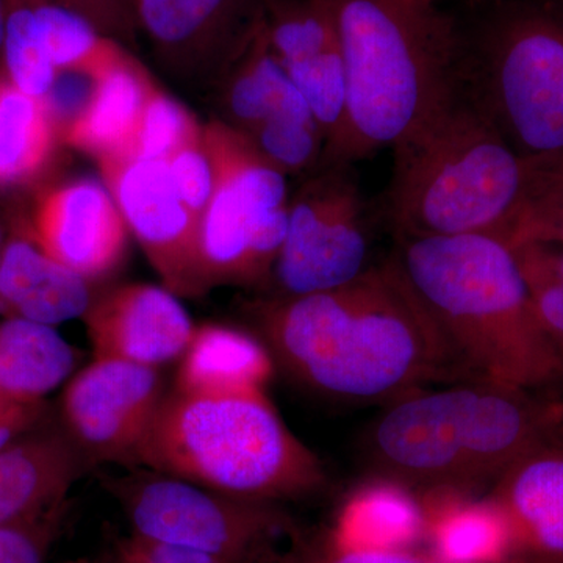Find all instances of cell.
Returning <instances> with one entry per match:
<instances>
[{
	"instance_id": "d6a6232c",
	"label": "cell",
	"mask_w": 563,
	"mask_h": 563,
	"mask_svg": "<svg viewBox=\"0 0 563 563\" xmlns=\"http://www.w3.org/2000/svg\"><path fill=\"white\" fill-rule=\"evenodd\" d=\"M68 510L69 501L63 499L22 520L0 526V563H46L60 539Z\"/></svg>"
},
{
	"instance_id": "1f68e13d",
	"label": "cell",
	"mask_w": 563,
	"mask_h": 563,
	"mask_svg": "<svg viewBox=\"0 0 563 563\" xmlns=\"http://www.w3.org/2000/svg\"><path fill=\"white\" fill-rule=\"evenodd\" d=\"M202 129L190 111L157 87L147 99L131 150L124 158L166 161L185 144L198 139Z\"/></svg>"
},
{
	"instance_id": "f35d334b",
	"label": "cell",
	"mask_w": 563,
	"mask_h": 563,
	"mask_svg": "<svg viewBox=\"0 0 563 563\" xmlns=\"http://www.w3.org/2000/svg\"><path fill=\"white\" fill-rule=\"evenodd\" d=\"M25 432L29 431H24V429L18 428L0 429V450H2V448L5 446V444L13 442L14 439H18V437L22 435V433Z\"/></svg>"
},
{
	"instance_id": "836d02e7",
	"label": "cell",
	"mask_w": 563,
	"mask_h": 563,
	"mask_svg": "<svg viewBox=\"0 0 563 563\" xmlns=\"http://www.w3.org/2000/svg\"><path fill=\"white\" fill-rule=\"evenodd\" d=\"M285 563H468L448 561L435 553H420L412 548L344 547L329 536L317 539L299 537Z\"/></svg>"
},
{
	"instance_id": "74e56055",
	"label": "cell",
	"mask_w": 563,
	"mask_h": 563,
	"mask_svg": "<svg viewBox=\"0 0 563 563\" xmlns=\"http://www.w3.org/2000/svg\"><path fill=\"white\" fill-rule=\"evenodd\" d=\"M43 413V404H21L0 393V429L18 428L31 431Z\"/></svg>"
},
{
	"instance_id": "30bf717a",
	"label": "cell",
	"mask_w": 563,
	"mask_h": 563,
	"mask_svg": "<svg viewBox=\"0 0 563 563\" xmlns=\"http://www.w3.org/2000/svg\"><path fill=\"white\" fill-rule=\"evenodd\" d=\"M368 252L362 195L351 165H322L288 202L274 296L344 287L369 268Z\"/></svg>"
},
{
	"instance_id": "44dd1931",
	"label": "cell",
	"mask_w": 563,
	"mask_h": 563,
	"mask_svg": "<svg viewBox=\"0 0 563 563\" xmlns=\"http://www.w3.org/2000/svg\"><path fill=\"white\" fill-rule=\"evenodd\" d=\"M221 79L224 122L235 131L250 132L274 118L312 117L287 69L266 44L262 14L254 36Z\"/></svg>"
},
{
	"instance_id": "f1b7e54d",
	"label": "cell",
	"mask_w": 563,
	"mask_h": 563,
	"mask_svg": "<svg viewBox=\"0 0 563 563\" xmlns=\"http://www.w3.org/2000/svg\"><path fill=\"white\" fill-rule=\"evenodd\" d=\"M2 54L9 80L18 90L36 99L49 95L58 73L31 3H10Z\"/></svg>"
},
{
	"instance_id": "ac0fdd59",
	"label": "cell",
	"mask_w": 563,
	"mask_h": 563,
	"mask_svg": "<svg viewBox=\"0 0 563 563\" xmlns=\"http://www.w3.org/2000/svg\"><path fill=\"white\" fill-rule=\"evenodd\" d=\"M92 282L52 258L32 239L3 243L0 257V312L55 328L84 318L96 292Z\"/></svg>"
},
{
	"instance_id": "9c48e42d",
	"label": "cell",
	"mask_w": 563,
	"mask_h": 563,
	"mask_svg": "<svg viewBox=\"0 0 563 563\" xmlns=\"http://www.w3.org/2000/svg\"><path fill=\"white\" fill-rule=\"evenodd\" d=\"M470 99L521 157L563 151V18L537 7L499 14L481 41Z\"/></svg>"
},
{
	"instance_id": "d4e9b609",
	"label": "cell",
	"mask_w": 563,
	"mask_h": 563,
	"mask_svg": "<svg viewBox=\"0 0 563 563\" xmlns=\"http://www.w3.org/2000/svg\"><path fill=\"white\" fill-rule=\"evenodd\" d=\"M262 32L284 68L339 46L333 0H262Z\"/></svg>"
},
{
	"instance_id": "7bdbcfd3",
	"label": "cell",
	"mask_w": 563,
	"mask_h": 563,
	"mask_svg": "<svg viewBox=\"0 0 563 563\" xmlns=\"http://www.w3.org/2000/svg\"><path fill=\"white\" fill-rule=\"evenodd\" d=\"M69 563H90V562H87V561H76V562H69Z\"/></svg>"
},
{
	"instance_id": "8d00e7d4",
	"label": "cell",
	"mask_w": 563,
	"mask_h": 563,
	"mask_svg": "<svg viewBox=\"0 0 563 563\" xmlns=\"http://www.w3.org/2000/svg\"><path fill=\"white\" fill-rule=\"evenodd\" d=\"M109 563H232L213 555L129 536L114 543Z\"/></svg>"
},
{
	"instance_id": "83f0119b",
	"label": "cell",
	"mask_w": 563,
	"mask_h": 563,
	"mask_svg": "<svg viewBox=\"0 0 563 563\" xmlns=\"http://www.w3.org/2000/svg\"><path fill=\"white\" fill-rule=\"evenodd\" d=\"M31 5L57 73L92 74L120 44L101 35L90 21L65 7L51 2H31Z\"/></svg>"
},
{
	"instance_id": "7a4b0ae2",
	"label": "cell",
	"mask_w": 563,
	"mask_h": 563,
	"mask_svg": "<svg viewBox=\"0 0 563 563\" xmlns=\"http://www.w3.org/2000/svg\"><path fill=\"white\" fill-rule=\"evenodd\" d=\"M563 433V401L488 379L422 388L384 406L361 440L369 477L418 498L472 496L537 444Z\"/></svg>"
},
{
	"instance_id": "7402d4cb",
	"label": "cell",
	"mask_w": 563,
	"mask_h": 563,
	"mask_svg": "<svg viewBox=\"0 0 563 563\" xmlns=\"http://www.w3.org/2000/svg\"><path fill=\"white\" fill-rule=\"evenodd\" d=\"M79 351L52 325L21 318L0 322V393L21 404H43L70 379Z\"/></svg>"
},
{
	"instance_id": "52a82bcc",
	"label": "cell",
	"mask_w": 563,
	"mask_h": 563,
	"mask_svg": "<svg viewBox=\"0 0 563 563\" xmlns=\"http://www.w3.org/2000/svg\"><path fill=\"white\" fill-rule=\"evenodd\" d=\"M206 143L217 188L199 220L203 288L272 285L287 233V176L224 122L207 125Z\"/></svg>"
},
{
	"instance_id": "3957f363",
	"label": "cell",
	"mask_w": 563,
	"mask_h": 563,
	"mask_svg": "<svg viewBox=\"0 0 563 563\" xmlns=\"http://www.w3.org/2000/svg\"><path fill=\"white\" fill-rule=\"evenodd\" d=\"M466 379L551 395L563 361L533 312L514 251L498 236L398 239L390 255Z\"/></svg>"
},
{
	"instance_id": "60d3db41",
	"label": "cell",
	"mask_w": 563,
	"mask_h": 563,
	"mask_svg": "<svg viewBox=\"0 0 563 563\" xmlns=\"http://www.w3.org/2000/svg\"><path fill=\"white\" fill-rule=\"evenodd\" d=\"M2 250H3V240H2V232H0V257H2Z\"/></svg>"
},
{
	"instance_id": "cb8c5ba5",
	"label": "cell",
	"mask_w": 563,
	"mask_h": 563,
	"mask_svg": "<svg viewBox=\"0 0 563 563\" xmlns=\"http://www.w3.org/2000/svg\"><path fill=\"white\" fill-rule=\"evenodd\" d=\"M57 128L43 99L0 80V187L38 176L52 157Z\"/></svg>"
},
{
	"instance_id": "6da1fadb",
	"label": "cell",
	"mask_w": 563,
	"mask_h": 563,
	"mask_svg": "<svg viewBox=\"0 0 563 563\" xmlns=\"http://www.w3.org/2000/svg\"><path fill=\"white\" fill-rule=\"evenodd\" d=\"M274 363L318 395L384 406L466 379L390 258L344 287L250 307Z\"/></svg>"
},
{
	"instance_id": "277c9868",
	"label": "cell",
	"mask_w": 563,
	"mask_h": 563,
	"mask_svg": "<svg viewBox=\"0 0 563 563\" xmlns=\"http://www.w3.org/2000/svg\"><path fill=\"white\" fill-rule=\"evenodd\" d=\"M347 79L342 141L322 165H351L409 139L462 95L453 22L424 0H333ZM321 165V166H322Z\"/></svg>"
},
{
	"instance_id": "8fae6325",
	"label": "cell",
	"mask_w": 563,
	"mask_h": 563,
	"mask_svg": "<svg viewBox=\"0 0 563 563\" xmlns=\"http://www.w3.org/2000/svg\"><path fill=\"white\" fill-rule=\"evenodd\" d=\"M165 395L161 369L95 358L70 376L63 393L66 435L84 459L135 463L136 450Z\"/></svg>"
},
{
	"instance_id": "d590c367",
	"label": "cell",
	"mask_w": 563,
	"mask_h": 563,
	"mask_svg": "<svg viewBox=\"0 0 563 563\" xmlns=\"http://www.w3.org/2000/svg\"><path fill=\"white\" fill-rule=\"evenodd\" d=\"M51 2L90 21L101 35L114 41H133L136 31L132 0H11L10 3Z\"/></svg>"
},
{
	"instance_id": "4316f807",
	"label": "cell",
	"mask_w": 563,
	"mask_h": 563,
	"mask_svg": "<svg viewBox=\"0 0 563 563\" xmlns=\"http://www.w3.org/2000/svg\"><path fill=\"white\" fill-rule=\"evenodd\" d=\"M285 69L324 136V163L339 146L346 128L347 79L340 43L317 57Z\"/></svg>"
},
{
	"instance_id": "f546056e",
	"label": "cell",
	"mask_w": 563,
	"mask_h": 563,
	"mask_svg": "<svg viewBox=\"0 0 563 563\" xmlns=\"http://www.w3.org/2000/svg\"><path fill=\"white\" fill-rule=\"evenodd\" d=\"M510 250L523 274L533 312L563 361V246L526 243Z\"/></svg>"
},
{
	"instance_id": "e575fe53",
	"label": "cell",
	"mask_w": 563,
	"mask_h": 563,
	"mask_svg": "<svg viewBox=\"0 0 563 563\" xmlns=\"http://www.w3.org/2000/svg\"><path fill=\"white\" fill-rule=\"evenodd\" d=\"M166 165L181 199L201 220L217 188V172L203 139V129L198 139L185 144L179 151L174 152L172 157L166 158Z\"/></svg>"
},
{
	"instance_id": "ab89813d",
	"label": "cell",
	"mask_w": 563,
	"mask_h": 563,
	"mask_svg": "<svg viewBox=\"0 0 563 563\" xmlns=\"http://www.w3.org/2000/svg\"><path fill=\"white\" fill-rule=\"evenodd\" d=\"M7 14H9V3L7 0H0V54L3 52V40H5Z\"/></svg>"
},
{
	"instance_id": "5b68a950",
	"label": "cell",
	"mask_w": 563,
	"mask_h": 563,
	"mask_svg": "<svg viewBox=\"0 0 563 563\" xmlns=\"http://www.w3.org/2000/svg\"><path fill=\"white\" fill-rule=\"evenodd\" d=\"M135 465L255 503L303 498L328 485L320 459L287 428L265 391L168 393Z\"/></svg>"
},
{
	"instance_id": "d6986e66",
	"label": "cell",
	"mask_w": 563,
	"mask_h": 563,
	"mask_svg": "<svg viewBox=\"0 0 563 563\" xmlns=\"http://www.w3.org/2000/svg\"><path fill=\"white\" fill-rule=\"evenodd\" d=\"M84 455L68 435L22 433L0 450V526L68 499Z\"/></svg>"
},
{
	"instance_id": "9a60e30c",
	"label": "cell",
	"mask_w": 563,
	"mask_h": 563,
	"mask_svg": "<svg viewBox=\"0 0 563 563\" xmlns=\"http://www.w3.org/2000/svg\"><path fill=\"white\" fill-rule=\"evenodd\" d=\"M81 320L95 358L161 369L180 361L196 325L177 295L151 284H124L96 295Z\"/></svg>"
},
{
	"instance_id": "8992f818",
	"label": "cell",
	"mask_w": 563,
	"mask_h": 563,
	"mask_svg": "<svg viewBox=\"0 0 563 563\" xmlns=\"http://www.w3.org/2000/svg\"><path fill=\"white\" fill-rule=\"evenodd\" d=\"M388 214L398 239H501L523 191L526 161L463 92L393 147Z\"/></svg>"
},
{
	"instance_id": "2e32d148",
	"label": "cell",
	"mask_w": 563,
	"mask_h": 563,
	"mask_svg": "<svg viewBox=\"0 0 563 563\" xmlns=\"http://www.w3.org/2000/svg\"><path fill=\"white\" fill-rule=\"evenodd\" d=\"M487 498L509 529L507 563H563V433L521 455Z\"/></svg>"
},
{
	"instance_id": "ffe728a7",
	"label": "cell",
	"mask_w": 563,
	"mask_h": 563,
	"mask_svg": "<svg viewBox=\"0 0 563 563\" xmlns=\"http://www.w3.org/2000/svg\"><path fill=\"white\" fill-rule=\"evenodd\" d=\"M179 362L174 390L199 396L265 391L276 365L257 335L214 322L196 325Z\"/></svg>"
},
{
	"instance_id": "4dcf8cb0",
	"label": "cell",
	"mask_w": 563,
	"mask_h": 563,
	"mask_svg": "<svg viewBox=\"0 0 563 563\" xmlns=\"http://www.w3.org/2000/svg\"><path fill=\"white\" fill-rule=\"evenodd\" d=\"M243 135L285 176L317 168L324 158V136L312 117L274 118Z\"/></svg>"
},
{
	"instance_id": "5bb4252c",
	"label": "cell",
	"mask_w": 563,
	"mask_h": 563,
	"mask_svg": "<svg viewBox=\"0 0 563 563\" xmlns=\"http://www.w3.org/2000/svg\"><path fill=\"white\" fill-rule=\"evenodd\" d=\"M129 236L109 188L91 177L52 188L33 214V242L92 284L120 268Z\"/></svg>"
},
{
	"instance_id": "b9f144b4",
	"label": "cell",
	"mask_w": 563,
	"mask_h": 563,
	"mask_svg": "<svg viewBox=\"0 0 563 563\" xmlns=\"http://www.w3.org/2000/svg\"><path fill=\"white\" fill-rule=\"evenodd\" d=\"M424 2H429V3H439V2H442V0H424ZM473 2H477V0H473Z\"/></svg>"
},
{
	"instance_id": "ba28073f",
	"label": "cell",
	"mask_w": 563,
	"mask_h": 563,
	"mask_svg": "<svg viewBox=\"0 0 563 563\" xmlns=\"http://www.w3.org/2000/svg\"><path fill=\"white\" fill-rule=\"evenodd\" d=\"M132 536L232 563H285L301 532L277 504L140 470L109 481Z\"/></svg>"
},
{
	"instance_id": "4fadbf2b",
	"label": "cell",
	"mask_w": 563,
	"mask_h": 563,
	"mask_svg": "<svg viewBox=\"0 0 563 563\" xmlns=\"http://www.w3.org/2000/svg\"><path fill=\"white\" fill-rule=\"evenodd\" d=\"M132 9L163 68L221 79L257 31L262 0H132Z\"/></svg>"
},
{
	"instance_id": "7c38bea8",
	"label": "cell",
	"mask_w": 563,
	"mask_h": 563,
	"mask_svg": "<svg viewBox=\"0 0 563 563\" xmlns=\"http://www.w3.org/2000/svg\"><path fill=\"white\" fill-rule=\"evenodd\" d=\"M98 163L129 232L165 287L177 296L202 295L199 218L181 199L166 161Z\"/></svg>"
},
{
	"instance_id": "603a6c76",
	"label": "cell",
	"mask_w": 563,
	"mask_h": 563,
	"mask_svg": "<svg viewBox=\"0 0 563 563\" xmlns=\"http://www.w3.org/2000/svg\"><path fill=\"white\" fill-rule=\"evenodd\" d=\"M426 531L421 501L390 481L369 477L343 506L329 536L344 547L406 548Z\"/></svg>"
},
{
	"instance_id": "e0dca14e",
	"label": "cell",
	"mask_w": 563,
	"mask_h": 563,
	"mask_svg": "<svg viewBox=\"0 0 563 563\" xmlns=\"http://www.w3.org/2000/svg\"><path fill=\"white\" fill-rule=\"evenodd\" d=\"M91 76L88 101L63 129L60 140L96 162L124 158L157 85L121 44Z\"/></svg>"
},
{
	"instance_id": "484cf974",
	"label": "cell",
	"mask_w": 563,
	"mask_h": 563,
	"mask_svg": "<svg viewBox=\"0 0 563 563\" xmlns=\"http://www.w3.org/2000/svg\"><path fill=\"white\" fill-rule=\"evenodd\" d=\"M523 191L501 240L563 246V151L525 157Z\"/></svg>"
}]
</instances>
